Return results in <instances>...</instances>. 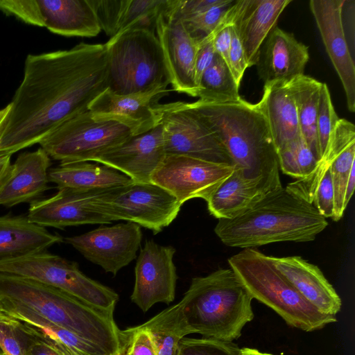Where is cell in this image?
<instances>
[{
  "instance_id": "8",
  "label": "cell",
  "mask_w": 355,
  "mask_h": 355,
  "mask_svg": "<svg viewBox=\"0 0 355 355\" xmlns=\"http://www.w3.org/2000/svg\"><path fill=\"white\" fill-rule=\"evenodd\" d=\"M138 134L137 125L128 119L88 110L61 124L39 144L60 164L91 162Z\"/></svg>"
},
{
  "instance_id": "39",
  "label": "cell",
  "mask_w": 355,
  "mask_h": 355,
  "mask_svg": "<svg viewBox=\"0 0 355 355\" xmlns=\"http://www.w3.org/2000/svg\"><path fill=\"white\" fill-rule=\"evenodd\" d=\"M234 1L226 0L223 4L182 20L191 37L198 42L212 33Z\"/></svg>"
},
{
  "instance_id": "13",
  "label": "cell",
  "mask_w": 355,
  "mask_h": 355,
  "mask_svg": "<svg viewBox=\"0 0 355 355\" xmlns=\"http://www.w3.org/2000/svg\"><path fill=\"white\" fill-rule=\"evenodd\" d=\"M142 239L141 227L131 222L101 225L83 234L63 239L85 259L116 275L137 257Z\"/></svg>"
},
{
  "instance_id": "42",
  "label": "cell",
  "mask_w": 355,
  "mask_h": 355,
  "mask_svg": "<svg viewBox=\"0 0 355 355\" xmlns=\"http://www.w3.org/2000/svg\"><path fill=\"white\" fill-rule=\"evenodd\" d=\"M0 347L5 355H25L17 321L6 315L0 317Z\"/></svg>"
},
{
  "instance_id": "44",
  "label": "cell",
  "mask_w": 355,
  "mask_h": 355,
  "mask_svg": "<svg viewBox=\"0 0 355 355\" xmlns=\"http://www.w3.org/2000/svg\"><path fill=\"white\" fill-rule=\"evenodd\" d=\"M324 218H332L334 212V191L330 168L324 173L315 189L313 203Z\"/></svg>"
},
{
  "instance_id": "4",
  "label": "cell",
  "mask_w": 355,
  "mask_h": 355,
  "mask_svg": "<svg viewBox=\"0 0 355 355\" xmlns=\"http://www.w3.org/2000/svg\"><path fill=\"white\" fill-rule=\"evenodd\" d=\"M0 297L33 310L110 355H121L127 342L125 330L115 323L114 310L96 307L46 284L0 274Z\"/></svg>"
},
{
  "instance_id": "32",
  "label": "cell",
  "mask_w": 355,
  "mask_h": 355,
  "mask_svg": "<svg viewBox=\"0 0 355 355\" xmlns=\"http://www.w3.org/2000/svg\"><path fill=\"white\" fill-rule=\"evenodd\" d=\"M137 327L149 334L157 355H176L181 340L191 334L179 303Z\"/></svg>"
},
{
  "instance_id": "51",
  "label": "cell",
  "mask_w": 355,
  "mask_h": 355,
  "mask_svg": "<svg viewBox=\"0 0 355 355\" xmlns=\"http://www.w3.org/2000/svg\"><path fill=\"white\" fill-rule=\"evenodd\" d=\"M10 105L8 104L5 107L0 110V132L5 123L6 119L10 112Z\"/></svg>"
},
{
  "instance_id": "41",
  "label": "cell",
  "mask_w": 355,
  "mask_h": 355,
  "mask_svg": "<svg viewBox=\"0 0 355 355\" xmlns=\"http://www.w3.org/2000/svg\"><path fill=\"white\" fill-rule=\"evenodd\" d=\"M0 11L26 24L44 27L37 0H0Z\"/></svg>"
},
{
  "instance_id": "12",
  "label": "cell",
  "mask_w": 355,
  "mask_h": 355,
  "mask_svg": "<svg viewBox=\"0 0 355 355\" xmlns=\"http://www.w3.org/2000/svg\"><path fill=\"white\" fill-rule=\"evenodd\" d=\"M234 169V166L190 157L166 155L150 182L166 189L182 205L193 198L205 201Z\"/></svg>"
},
{
  "instance_id": "46",
  "label": "cell",
  "mask_w": 355,
  "mask_h": 355,
  "mask_svg": "<svg viewBox=\"0 0 355 355\" xmlns=\"http://www.w3.org/2000/svg\"><path fill=\"white\" fill-rule=\"evenodd\" d=\"M128 340L121 355H157L149 334L137 327L125 330Z\"/></svg>"
},
{
  "instance_id": "3",
  "label": "cell",
  "mask_w": 355,
  "mask_h": 355,
  "mask_svg": "<svg viewBox=\"0 0 355 355\" xmlns=\"http://www.w3.org/2000/svg\"><path fill=\"white\" fill-rule=\"evenodd\" d=\"M227 150L234 168L249 180L282 187L277 150L268 123L257 104L200 99L188 103Z\"/></svg>"
},
{
  "instance_id": "43",
  "label": "cell",
  "mask_w": 355,
  "mask_h": 355,
  "mask_svg": "<svg viewBox=\"0 0 355 355\" xmlns=\"http://www.w3.org/2000/svg\"><path fill=\"white\" fill-rule=\"evenodd\" d=\"M236 20L231 26V44L229 53V67L236 84L240 87L241 81L246 69L248 68V67L241 40L239 28L236 23Z\"/></svg>"
},
{
  "instance_id": "24",
  "label": "cell",
  "mask_w": 355,
  "mask_h": 355,
  "mask_svg": "<svg viewBox=\"0 0 355 355\" xmlns=\"http://www.w3.org/2000/svg\"><path fill=\"white\" fill-rule=\"evenodd\" d=\"M282 187L261 179L245 178L234 168L206 200L211 215L220 219L233 218L246 211L265 195Z\"/></svg>"
},
{
  "instance_id": "36",
  "label": "cell",
  "mask_w": 355,
  "mask_h": 355,
  "mask_svg": "<svg viewBox=\"0 0 355 355\" xmlns=\"http://www.w3.org/2000/svg\"><path fill=\"white\" fill-rule=\"evenodd\" d=\"M354 166H355V142L344 149L329 167L334 191V212L331 218L335 221H338L343 217L346 209L344 205L345 189Z\"/></svg>"
},
{
  "instance_id": "52",
  "label": "cell",
  "mask_w": 355,
  "mask_h": 355,
  "mask_svg": "<svg viewBox=\"0 0 355 355\" xmlns=\"http://www.w3.org/2000/svg\"><path fill=\"white\" fill-rule=\"evenodd\" d=\"M4 315H6V314L4 313V309L0 297V317H3Z\"/></svg>"
},
{
  "instance_id": "45",
  "label": "cell",
  "mask_w": 355,
  "mask_h": 355,
  "mask_svg": "<svg viewBox=\"0 0 355 355\" xmlns=\"http://www.w3.org/2000/svg\"><path fill=\"white\" fill-rule=\"evenodd\" d=\"M223 19H221L212 33L198 42V49L194 66L195 83L197 89L198 88L204 71L211 64L215 56L216 52L214 46V40L217 32L223 25Z\"/></svg>"
},
{
  "instance_id": "10",
  "label": "cell",
  "mask_w": 355,
  "mask_h": 355,
  "mask_svg": "<svg viewBox=\"0 0 355 355\" xmlns=\"http://www.w3.org/2000/svg\"><path fill=\"white\" fill-rule=\"evenodd\" d=\"M92 205L112 221L134 223L154 234L168 227L182 207L174 196L161 187L134 182L106 191Z\"/></svg>"
},
{
  "instance_id": "48",
  "label": "cell",
  "mask_w": 355,
  "mask_h": 355,
  "mask_svg": "<svg viewBox=\"0 0 355 355\" xmlns=\"http://www.w3.org/2000/svg\"><path fill=\"white\" fill-rule=\"evenodd\" d=\"M10 154L0 153V187L3 182L11 165Z\"/></svg>"
},
{
  "instance_id": "37",
  "label": "cell",
  "mask_w": 355,
  "mask_h": 355,
  "mask_svg": "<svg viewBox=\"0 0 355 355\" xmlns=\"http://www.w3.org/2000/svg\"><path fill=\"white\" fill-rule=\"evenodd\" d=\"M338 120L339 118L334 110L328 86L326 83H322L318 98L316 121L320 158L325 152L331 135Z\"/></svg>"
},
{
  "instance_id": "33",
  "label": "cell",
  "mask_w": 355,
  "mask_h": 355,
  "mask_svg": "<svg viewBox=\"0 0 355 355\" xmlns=\"http://www.w3.org/2000/svg\"><path fill=\"white\" fill-rule=\"evenodd\" d=\"M196 97L210 102L234 101L241 98L229 67L216 53L201 77Z\"/></svg>"
},
{
  "instance_id": "18",
  "label": "cell",
  "mask_w": 355,
  "mask_h": 355,
  "mask_svg": "<svg viewBox=\"0 0 355 355\" xmlns=\"http://www.w3.org/2000/svg\"><path fill=\"white\" fill-rule=\"evenodd\" d=\"M165 155L161 121L148 131L132 135L96 155L91 162L114 168L134 182L148 183Z\"/></svg>"
},
{
  "instance_id": "22",
  "label": "cell",
  "mask_w": 355,
  "mask_h": 355,
  "mask_svg": "<svg viewBox=\"0 0 355 355\" xmlns=\"http://www.w3.org/2000/svg\"><path fill=\"white\" fill-rule=\"evenodd\" d=\"M309 59L307 46L292 33L275 26L261 46L257 65L264 83L291 80L304 74Z\"/></svg>"
},
{
  "instance_id": "17",
  "label": "cell",
  "mask_w": 355,
  "mask_h": 355,
  "mask_svg": "<svg viewBox=\"0 0 355 355\" xmlns=\"http://www.w3.org/2000/svg\"><path fill=\"white\" fill-rule=\"evenodd\" d=\"M345 0H311L309 7L326 51L341 81L349 112L355 111V65L343 21Z\"/></svg>"
},
{
  "instance_id": "25",
  "label": "cell",
  "mask_w": 355,
  "mask_h": 355,
  "mask_svg": "<svg viewBox=\"0 0 355 355\" xmlns=\"http://www.w3.org/2000/svg\"><path fill=\"white\" fill-rule=\"evenodd\" d=\"M292 0H245L236 20L248 67L257 65L260 51Z\"/></svg>"
},
{
  "instance_id": "19",
  "label": "cell",
  "mask_w": 355,
  "mask_h": 355,
  "mask_svg": "<svg viewBox=\"0 0 355 355\" xmlns=\"http://www.w3.org/2000/svg\"><path fill=\"white\" fill-rule=\"evenodd\" d=\"M51 165L50 157L42 148L19 155L0 187V206L12 207L38 200L51 189Z\"/></svg>"
},
{
  "instance_id": "9",
  "label": "cell",
  "mask_w": 355,
  "mask_h": 355,
  "mask_svg": "<svg viewBox=\"0 0 355 355\" xmlns=\"http://www.w3.org/2000/svg\"><path fill=\"white\" fill-rule=\"evenodd\" d=\"M0 274L46 284L103 309L114 310L119 300L116 292L88 277L76 262L46 251L0 261Z\"/></svg>"
},
{
  "instance_id": "31",
  "label": "cell",
  "mask_w": 355,
  "mask_h": 355,
  "mask_svg": "<svg viewBox=\"0 0 355 355\" xmlns=\"http://www.w3.org/2000/svg\"><path fill=\"white\" fill-rule=\"evenodd\" d=\"M322 83L305 74L292 80V87L297 107L300 134L318 159L320 151L317 135V113Z\"/></svg>"
},
{
  "instance_id": "29",
  "label": "cell",
  "mask_w": 355,
  "mask_h": 355,
  "mask_svg": "<svg viewBox=\"0 0 355 355\" xmlns=\"http://www.w3.org/2000/svg\"><path fill=\"white\" fill-rule=\"evenodd\" d=\"M49 179L57 189L77 190L112 189L133 182L114 168L89 162L60 164L49 169Z\"/></svg>"
},
{
  "instance_id": "15",
  "label": "cell",
  "mask_w": 355,
  "mask_h": 355,
  "mask_svg": "<svg viewBox=\"0 0 355 355\" xmlns=\"http://www.w3.org/2000/svg\"><path fill=\"white\" fill-rule=\"evenodd\" d=\"M109 190L59 188L53 196L32 202L26 217L42 227L61 230L87 224H110L112 221L92 205L97 197Z\"/></svg>"
},
{
  "instance_id": "14",
  "label": "cell",
  "mask_w": 355,
  "mask_h": 355,
  "mask_svg": "<svg viewBox=\"0 0 355 355\" xmlns=\"http://www.w3.org/2000/svg\"><path fill=\"white\" fill-rule=\"evenodd\" d=\"M175 249L146 241L137 257L135 285L130 299L144 312L155 304H169L175 299L178 275L173 261Z\"/></svg>"
},
{
  "instance_id": "38",
  "label": "cell",
  "mask_w": 355,
  "mask_h": 355,
  "mask_svg": "<svg viewBox=\"0 0 355 355\" xmlns=\"http://www.w3.org/2000/svg\"><path fill=\"white\" fill-rule=\"evenodd\" d=\"M101 29L110 37L119 31L129 0H88Z\"/></svg>"
},
{
  "instance_id": "1",
  "label": "cell",
  "mask_w": 355,
  "mask_h": 355,
  "mask_svg": "<svg viewBox=\"0 0 355 355\" xmlns=\"http://www.w3.org/2000/svg\"><path fill=\"white\" fill-rule=\"evenodd\" d=\"M106 44L28 54L22 81L0 132V153L39 144L61 124L89 110L107 87Z\"/></svg>"
},
{
  "instance_id": "23",
  "label": "cell",
  "mask_w": 355,
  "mask_h": 355,
  "mask_svg": "<svg viewBox=\"0 0 355 355\" xmlns=\"http://www.w3.org/2000/svg\"><path fill=\"white\" fill-rule=\"evenodd\" d=\"M256 104L268 123L277 152L300 135L292 80L265 83Z\"/></svg>"
},
{
  "instance_id": "35",
  "label": "cell",
  "mask_w": 355,
  "mask_h": 355,
  "mask_svg": "<svg viewBox=\"0 0 355 355\" xmlns=\"http://www.w3.org/2000/svg\"><path fill=\"white\" fill-rule=\"evenodd\" d=\"M168 1L129 0L120 29L116 34L132 29L155 32L157 17L166 7Z\"/></svg>"
},
{
  "instance_id": "34",
  "label": "cell",
  "mask_w": 355,
  "mask_h": 355,
  "mask_svg": "<svg viewBox=\"0 0 355 355\" xmlns=\"http://www.w3.org/2000/svg\"><path fill=\"white\" fill-rule=\"evenodd\" d=\"M277 153L279 170L297 180L309 176L318 162L301 135L288 143Z\"/></svg>"
},
{
  "instance_id": "40",
  "label": "cell",
  "mask_w": 355,
  "mask_h": 355,
  "mask_svg": "<svg viewBox=\"0 0 355 355\" xmlns=\"http://www.w3.org/2000/svg\"><path fill=\"white\" fill-rule=\"evenodd\" d=\"M240 349L233 342L186 338L180 342L176 355H241Z\"/></svg>"
},
{
  "instance_id": "11",
  "label": "cell",
  "mask_w": 355,
  "mask_h": 355,
  "mask_svg": "<svg viewBox=\"0 0 355 355\" xmlns=\"http://www.w3.org/2000/svg\"><path fill=\"white\" fill-rule=\"evenodd\" d=\"M162 124L166 155L233 166L225 146L188 103L164 104Z\"/></svg>"
},
{
  "instance_id": "16",
  "label": "cell",
  "mask_w": 355,
  "mask_h": 355,
  "mask_svg": "<svg viewBox=\"0 0 355 355\" xmlns=\"http://www.w3.org/2000/svg\"><path fill=\"white\" fill-rule=\"evenodd\" d=\"M155 33L160 44L173 91L196 97L194 66L198 42L182 21L170 10V0L159 15Z\"/></svg>"
},
{
  "instance_id": "30",
  "label": "cell",
  "mask_w": 355,
  "mask_h": 355,
  "mask_svg": "<svg viewBox=\"0 0 355 355\" xmlns=\"http://www.w3.org/2000/svg\"><path fill=\"white\" fill-rule=\"evenodd\" d=\"M355 142V126L345 119H339L324 153L314 171L306 178L291 182L286 187L291 191L312 204L315 189L324 173L336 157Z\"/></svg>"
},
{
  "instance_id": "6",
  "label": "cell",
  "mask_w": 355,
  "mask_h": 355,
  "mask_svg": "<svg viewBox=\"0 0 355 355\" xmlns=\"http://www.w3.org/2000/svg\"><path fill=\"white\" fill-rule=\"evenodd\" d=\"M227 261L252 297L288 325L309 332L336 322V315L324 314L308 302L274 267L270 256L245 248Z\"/></svg>"
},
{
  "instance_id": "20",
  "label": "cell",
  "mask_w": 355,
  "mask_h": 355,
  "mask_svg": "<svg viewBox=\"0 0 355 355\" xmlns=\"http://www.w3.org/2000/svg\"><path fill=\"white\" fill-rule=\"evenodd\" d=\"M168 86L165 84L147 92L130 94H116L107 87L90 103L89 110L128 119L137 125L141 134L161 123L164 104L159 101L171 91Z\"/></svg>"
},
{
  "instance_id": "28",
  "label": "cell",
  "mask_w": 355,
  "mask_h": 355,
  "mask_svg": "<svg viewBox=\"0 0 355 355\" xmlns=\"http://www.w3.org/2000/svg\"><path fill=\"white\" fill-rule=\"evenodd\" d=\"M44 27L67 37H95L101 29L88 0H37Z\"/></svg>"
},
{
  "instance_id": "53",
  "label": "cell",
  "mask_w": 355,
  "mask_h": 355,
  "mask_svg": "<svg viewBox=\"0 0 355 355\" xmlns=\"http://www.w3.org/2000/svg\"><path fill=\"white\" fill-rule=\"evenodd\" d=\"M0 355H5L1 347H0Z\"/></svg>"
},
{
  "instance_id": "7",
  "label": "cell",
  "mask_w": 355,
  "mask_h": 355,
  "mask_svg": "<svg viewBox=\"0 0 355 355\" xmlns=\"http://www.w3.org/2000/svg\"><path fill=\"white\" fill-rule=\"evenodd\" d=\"M107 88L116 94H130L171 85L156 33L128 30L105 43Z\"/></svg>"
},
{
  "instance_id": "50",
  "label": "cell",
  "mask_w": 355,
  "mask_h": 355,
  "mask_svg": "<svg viewBox=\"0 0 355 355\" xmlns=\"http://www.w3.org/2000/svg\"><path fill=\"white\" fill-rule=\"evenodd\" d=\"M240 350L241 355H275L270 353L261 352L257 349L250 347H242Z\"/></svg>"
},
{
  "instance_id": "5",
  "label": "cell",
  "mask_w": 355,
  "mask_h": 355,
  "mask_svg": "<svg viewBox=\"0 0 355 355\" xmlns=\"http://www.w3.org/2000/svg\"><path fill=\"white\" fill-rule=\"evenodd\" d=\"M252 300L234 270L229 268L193 278L178 303L191 334L233 342L254 318Z\"/></svg>"
},
{
  "instance_id": "2",
  "label": "cell",
  "mask_w": 355,
  "mask_h": 355,
  "mask_svg": "<svg viewBox=\"0 0 355 355\" xmlns=\"http://www.w3.org/2000/svg\"><path fill=\"white\" fill-rule=\"evenodd\" d=\"M327 225L313 204L282 186L239 216L218 220L214 232L225 245L245 249L312 241Z\"/></svg>"
},
{
  "instance_id": "21",
  "label": "cell",
  "mask_w": 355,
  "mask_h": 355,
  "mask_svg": "<svg viewBox=\"0 0 355 355\" xmlns=\"http://www.w3.org/2000/svg\"><path fill=\"white\" fill-rule=\"evenodd\" d=\"M270 259L279 273L320 311L336 315L340 311L341 299L318 266L299 256Z\"/></svg>"
},
{
  "instance_id": "27",
  "label": "cell",
  "mask_w": 355,
  "mask_h": 355,
  "mask_svg": "<svg viewBox=\"0 0 355 355\" xmlns=\"http://www.w3.org/2000/svg\"><path fill=\"white\" fill-rule=\"evenodd\" d=\"M62 241L60 235L32 223L26 216H0V261L46 251Z\"/></svg>"
},
{
  "instance_id": "26",
  "label": "cell",
  "mask_w": 355,
  "mask_h": 355,
  "mask_svg": "<svg viewBox=\"0 0 355 355\" xmlns=\"http://www.w3.org/2000/svg\"><path fill=\"white\" fill-rule=\"evenodd\" d=\"M1 298L6 315L28 326L63 355H110L97 345L48 321L33 310L17 302Z\"/></svg>"
},
{
  "instance_id": "49",
  "label": "cell",
  "mask_w": 355,
  "mask_h": 355,
  "mask_svg": "<svg viewBox=\"0 0 355 355\" xmlns=\"http://www.w3.org/2000/svg\"><path fill=\"white\" fill-rule=\"evenodd\" d=\"M355 188V166H354L351 170L349 179L347 180L345 198H344V205L347 207L349 202L350 201L352 196L353 195L354 191Z\"/></svg>"
},
{
  "instance_id": "47",
  "label": "cell",
  "mask_w": 355,
  "mask_h": 355,
  "mask_svg": "<svg viewBox=\"0 0 355 355\" xmlns=\"http://www.w3.org/2000/svg\"><path fill=\"white\" fill-rule=\"evenodd\" d=\"M16 321L24 343L25 355H63L49 345L27 325Z\"/></svg>"
}]
</instances>
